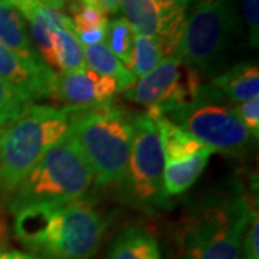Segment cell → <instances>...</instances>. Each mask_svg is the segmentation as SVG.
<instances>
[{"instance_id": "1", "label": "cell", "mask_w": 259, "mask_h": 259, "mask_svg": "<svg viewBox=\"0 0 259 259\" xmlns=\"http://www.w3.org/2000/svg\"><path fill=\"white\" fill-rule=\"evenodd\" d=\"M108 225L105 212L83 197L15 213L16 236L36 259H91Z\"/></svg>"}, {"instance_id": "2", "label": "cell", "mask_w": 259, "mask_h": 259, "mask_svg": "<svg viewBox=\"0 0 259 259\" xmlns=\"http://www.w3.org/2000/svg\"><path fill=\"white\" fill-rule=\"evenodd\" d=\"M252 210L241 185L204 196L183 219L177 259H241Z\"/></svg>"}, {"instance_id": "3", "label": "cell", "mask_w": 259, "mask_h": 259, "mask_svg": "<svg viewBox=\"0 0 259 259\" xmlns=\"http://www.w3.org/2000/svg\"><path fill=\"white\" fill-rule=\"evenodd\" d=\"M133 121L134 114L114 102L74 108L69 134L82 151L98 186L121 183L131 153Z\"/></svg>"}, {"instance_id": "4", "label": "cell", "mask_w": 259, "mask_h": 259, "mask_svg": "<svg viewBox=\"0 0 259 259\" xmlns=\"http://www.w3.org/2000/svg\"><path fill=\"white\" fill-rule=\"evenodd\" d=\"M74 108L35 105L6 125L0 146V192L13 193L49 148L69 134Z\"/></svg>"}, {"instance_id": "5", "label": "cell", "mask_w": 259, "mask_h": 259, "mask_svg": "<svg viewBox=\"0 0 259 259\" xmlns=\"http://www.w3.org/2000/svg\"><path fill=\"white\" fill-rule=\"evenodd\" d=\"M94 173L75 140L68 134L49 148L19 183L10 200L13 213L30 206L61 204L81 199Z\"/></svg>"}, {"instance_id": "6", "label": "cell", "mask_w": 259, "mask_h": 259, "mask_svg": "<svg viewBox=\"0 0 259 259\" xmlns=\"http://www.w3.org/2000/svg\"><path fill=\"white\" fill-rule=\"evenodd\" d=\"M239 32L233 0H197L192 12L186 15L176 55L200 76L213 78L225 71Z\"/></svg>"}, {"instance_id": "7", "label": "cell", "mask_w": 259, "mask_h": 259, "mask_svg": "<svg viewBox=\"0 0 259 259\" xmlns=\"http://www.w3.org/2000/svg\"><path fill=\"white\" fill-rule=\"evenodd\" d=\"M154 115H164L213 153L228 157H245L255 141L242 122L235 104L228 101L210 83H202L193 98L185 104Z\"/></svg>"}, {"instance_id": "8", "label": "cell", "mask_w": 259, "mask_h": 259, "mask_svg": "<svg viewBox=\"0 0 259 259\" xmlns=\"http://www.w3.org/2000/svg\"><path fill=\"white\" fill-rule=\"evenodd\" d=\"M164 154L154 121L147 114H134L133 143L121 190L130 204L146 212L166 209L170 197L164 190Z\"/></svg>"}, {"instance_id": "9", "label": "cell", "mask_w": 259, "mask_h": 259, "mask_svg": "<svg viewBox=\"0 0 259 259\" xmlns=\"http://www.w3.org/2000/svg\"><path fill=\"white\" fill-rule=\"evenodd\" d=\"M202 83L197 71L177 55H170L125 93L130 100L147 108V115H154L192 100Z\"/></svg>"}, {"instance_id": "10", "label": "cell", "mask_w": 259, "mask_h": 259, "mask_svg": "<svg viewBox=\"0 0 259 259\" xmlns=\"http://www.w3.org/2000/svg\"><path fill=\"white\" fill-rule=\"evenodd\" d=\"M121 10L134 36H154L164 56L176 55L185 30L186 8L158 0H122Z\"/></svg>"}, {"instance_id": "11", "label": "cell", "mask_w": 259, "mask_h": 259, "mask_svg": "<svg viewBox=\"0 0 259 259\" xmlns=\"http://www.w3.org/2000/svg\"><path fill=\"white\" fill-rule=\"evenodd\" d=\"M0 78L29 102L54 97L56 72L42 59H26L0 44Z\"/></svg>"}, {"instance_id": "12", "label": "cell", "mask_w": 259, "mask_h": 259, "mask_svg": "<svg viewBox=\"0 0 259 259\" xmlns=\"http://www.w3.org/2000/svg\"><path fill=\"white\" fill-rule=\"evenodd\" d=\"M118 93L117 82L85 68L74 72L56 74L54 98L68 108H93L114 102Z\"/></svg>"}, {"instance_id": "13", "label": "cell", "mask_w": 259, "mask_h": 259, "mask_svg": "<svg viewBox=\"0 0 259 259\" xmlns=\"http://www.w3.org/2000/svg\"><path fill=\"white\" fill-rule=\"evenodd\" d=\"M210 85L232 104L259 97V68L256 62H241L213 76Z\"/></svg>"}, {"instance_id": "14", "label": "cell", "mask_w": 259, "mask_h": 259, "mask_svg": "<svg viewBox=\"0 0 259 259\" xmlns=\"http://www.w3.org/2000/svg\"><path fill=\"white\" fill-rule=\"evenodd\" d=\"M150 118L154 121L157 127L158 137L164 154V163L187 160L210 150L202 141H199L194 136H192L189 131L175 124L164 115H153Z\"/></svg>"}, {"instance_id": "15", "label": "cell", "mask_w": 259, "mask_h": 259, "mask_svg": "<svg viewBox=\"0 0 259 259\" xmlns=\"http://www.w3.org/2000/svg\"><path fill=\"white\" fill-rule=\"evenodd\" d=\"M108 259H161V252L150 232L128 226L114 238Z\"/></svg>"}, {"instance_id": "16", "label": "cell", "mask_w": 259, "mask_h": 259, "mask_svg": "<svg viewBox=\"0 0 259 259\" xmlns=\"http://www.w3.org/2000/svg\"><path fill=\"white\" fill-rule=\"evenodd\" d=\"M0 44L22 58L42 59L30 44L22 13L5 0H0Z\"/></svg>"}, {"instance_id": "17", "label": "cell", "mask_w": 259, "mask_h": 259, "mask_svg": "<svg viewBox=\"0 0 259 259\" xmlns=\"http://www.w3.org/2000/svg\"><path fill=\"white\" fill-rule=\"evenodd\" d=\"M83 55H85L87 68H90L91 71L102 76L112 78L117 82L118 93H124L130 90L137 81L134 74L121 64L120 59L112 54L105 42L85 47Z\"/></svg>"}, {"instance_id": "18", "label": "cell", "mask_w": 259, "mask_h": 259, "mask_svg": "<svg viewBox=\"0 0 259 259\" xmlns=\"http://www.w3.org/2000/svg\"><path fill=\"white\" fill-rule=\"evenodd\" d=\"M212 154L213 153L209 150L187 160L164 163L163 179H164V190L167 196L171 197L187 192L203 173Z\"/></svg>"}, {"instance_id": "19", "label": "cell", "mask_w": 259, "mask_h": 259, "mask_svg": "<svg viewBox=\"0 0 259 259\" xmlns=\"http://www.w3.org/2000/svg\"><path fill=\"white\" fill-rule=\"evenodd\" d=\"M52 64L51 68L59 72H74L87 68L83 47L74 30H52Z\"/></svg>"}, {"instance_id": "20", "label": "cell", "mask_w": 259, "mask_h": 259, "mask_svg": "<svg viewBox=\"0 0 259 259\" xmlns=\"http://www.w3.org/2000/svg\"><path fill=\"white\" fill-rule=\"evenodd\" d=\"M164 56L161 42L154 36H136L134 37V54L131 72L136 78H141L153 71Z\"/></svg>"}, {"instance_id": "21", "label": "cell", "mask_w": 259, "mask_h": 259, "mask_svg": "<svg viewBox=\"0 0 259 259\" xmlns=\"http://www.w3.org/2000/svg\"><path fill=\"white\" fill-rule=\"evenodd\" d=\"M134 33L124 18L114 19L108 22L107 30V47L117 56L127 69H131L134 54Z\"/></svg>"}, {"instance_id": "22", "label": "cell", "mask_w": 259, "mask_h": 259, "mask_svg": "<svg viewBox=\"0 0 259 259\" xmlns=\"http://www.w3.org/2000/svg\"><path fill=\"white\" fill-rule=\"evenodd\" d=\"M68 10L72 13V23H74L75 33H82L93 29L108 26L107 15L100 9L94 8L91 5H85L81 0H68L65 3Z\"/></svg>"}, {"instance_id": "23", "label": "cell", "mask_w": 259, "mask_h": 259, "mask_svg": "<svg viewBox=\"0 0 259 259\" xmlns=\"http://www.w3.org/2000/svg\"><path fill=\"white\" fill-rule=\"evenodd\" d=\"M29 102L0 78V124L9 125L28 108Z\"/></svg>"}, {"instance_id": "24", "label": "cell", "mask_w": 259, "mask_h": 259, "mask_svg": "<svg viewBox=\"0 0 259 259\" xmlns=\"http://www.w3.org/2000/svg\"><path fill=\"white\" fill-rule=\"evenodd\" d=\"M241 259H259V216L258 206L252 210L249 223L243 236Z\"/></svg>"}, {"instance_id": "25", "label": "cell", "mask_w": 259, "mask_h": 259, "mask_svg": "<svg viewBox=\"0 0 259 259\" xmlns=\"http://www.w3.org/2000/svg\"><path fill=\"white\" fill-rule=\"evenodd\" d=\"M236 111L241 117L242 122L245 124V127L248 128L250 136L253 137L255 141L259 139V97L253 98L249 101L241 102V104H235Z\"/></svg>"}, {"instance_id": "26", "label": "cell", "mask_w": 259, "mask_h": 259, "mask_svg": "<svg viewBox=\"0 0 259 259\" xmlns=\"http://www.w3.org/2000/svg\"><path fill=\"white\" fill-rule=\"evenodd\" d=\"M242 10L250 45L256 48L259 44V0H242Z\"/></svg>"}, {"instance_id": "27", "label": "cell", "mask_w": 259, "mask_h": 259, "mask_svg": "<svg viewBox=\"0 0 259 259\" xmlns=\"http://www.w3.org/2000/svg\"><path fill=\"white\" fill-rule=\"evenodd\" d=\"M107 30H108V26H104V28L93 29V30H88V32L78 33L76 36L79 39L81 45L91 47V45L104 44L105 42V39H107Z\"/></svg>"}, {"instance_id": "28", "label": "cell", "mask_w": 259, "mask_h": 259, "mask_svg": "<svg viewBox=\"0 0 259 259\" xmlns=\"http://www.w3.org/2000/svg\"><path fill=\"white\" fill-rule=\"evenodd\" d=\"M85 5H91L94 8L100 9L105 15H115L121 10L122 0H81Z\"/></svg>"}, {"instance_id": "29", "label": "cell", "mask_w": 259, "mask_h": 259, "mask_svg": "<svg viewBox=\"0 0 259 259\" xmlns=\"http://www.w3.org/2000/svg\"><path fill=\"white\" fill-rule=\"evenodd\" d=\"M0 259H36L32 253L20 252V250H9V252H0Z\"/></svg>"}, {"instance_id": "30", "label": "cell", "mask_w": 259, "mask_h": 259, "mask_svg": "<svg viewBox=\"0 0 259 259\" xmlns=\"http://www.w3.org/2000/svg\"><path fill=\"white\" fill-rule=\"evenodd\" d=\"M6 232H8V226H6L3 214L0 212V248L3 246V242L6 239Z\"/></svg>"}, {"instance_id": "31", "label": "cell", "mask_w": 259, "mask_h": 259, "mask_svg": "<svg viewBox=\"0 0 259 259\" xmlns=\"http://www.w3.org/2000/svg\"><path fill=\"white\" fill-rule=\"evenodd\" d=\"M161 3H167V5H175V6H180V8H186L192 3V2H196V0H158Z\"/></svg>"}, {"instance_id": "32", "label": "cell", "mask_w": 259, "mask_h": 259, "mask_svg": "<svg viewBox=\"0 0 259 259\" xmlns=\"http://www.w3.org/2000/svg\"><path fill=\"white\" fill-rule=\"evenodd\" d=\"M5 2H9V3H12L16 9H19L20 6H23V5H26V3H29V2H32V0H5Z\"/></svg>"}, {"instance_id": "33", "label": "cell", "mask_w": 259, "mask_h": 259, "mask_svg": "<svg viewBox=\"0 0 259 259\" xmlns=\"http://www.w3.org/2000/svg\"><path fill=\"white\" fill-rule=\"evenodd\" d=\"M5 128H6V125L0 124V146H2V139H3V133H5Z\"/></svg>"}, {"instance_id": "34", "label": "cell", "mask_w": 259, "mask_h": 259, "mask_svg": "<svg viewBox=\"0 0 259 259\" xmlns=\"http://www.w3.org/2000/svg\"><path fill=\"white\" fill-rule=\"evenodd\" d=\"M62 2H64V3H66V2H68V0H62Z\"/></svg>"}]
</instances>
